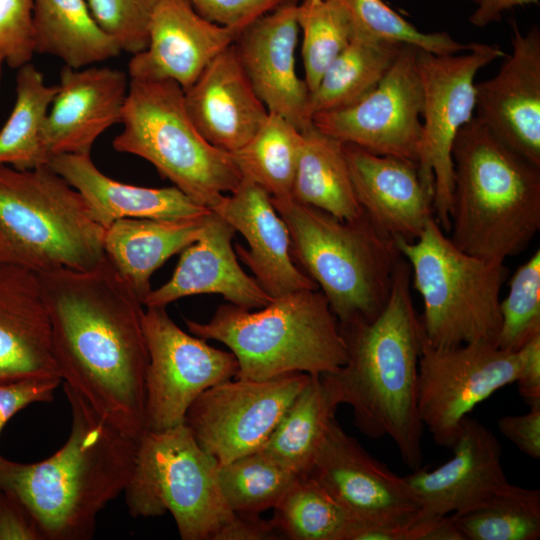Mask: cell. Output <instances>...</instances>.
<instances>
[{
  "label": "cell",
  "mask_w": 540,
  "mask_h": 540,
  "mask_svg": "<svg viewBox=\"0 0 540 540\" xmlns=\"http://www.w3.org/2000/svg\"><path fill=\"white\" fill-rule=\"evenodd\" d=\"M38 274L62 384L139 440L149 362L141 299L106 256L87 270Z\"/></svg>",
  "instance_id": "obj_1"
},
{
  "label": "cell",
  "mask_w": 540,
  "mask_h": 540,
  "mask_svg": "<svg viewBox=\"0 0 540 540\" xmlns=\"http://www.w3.org/2000/svg\"><path fill=\"white\" fill-rule=\"evenodd\" d=\"M411 287V269L402 257L379 314L339 324L346 363L320 376L339 404L352 407L361 433L374 440L390 437L404 464L415 471L423 461L417 380L424 336Z\"/></svg>",
  "instance_id": "obj_2"
},
{
  "label": "cell",
  "mask_w": 540,
  "mask_h": 540,
  "mask_svg": "<svg viewBox=\"0 0 540 540\" xmlns=\"http://www.w3.org/2000/svg\"><path fill=\"white\" fill-rule=\"evenodd\" d=\"M72 423L49 458L18 463L0 455V489L25 509L43 540H86L102 509L124 492L138 440L126 435L63 384Z\"/></svg>",
  "instance_id": "obj_3"
},
{
  "label": "cell",
  "mask_w": 540,
  "mask_h": 540,
  "mask_svg": "<svg viewBox=\"0 0 540 540\" xmlns=\"http://www.w3.org/2000/svg\"><path fill=\"white\" fill-rule=\"evenodd\" d=\"M450 240L462 251L504 262L540 229V167L511 150L475 116L452 148Z\"/></svg>",
  "instance_id": "obj_4"
},
{
  "label": "cell",
  "mask_w": 540,
  "mask_h": 540,
  "mask_svg": "<svg viewBox=\"0 0 540 540\" xmlns=\"http://www.w3.org/2000/svg\"><path fill=\"white\" fill-rule=\"evenodd\" d=\"M271 201L288 227L293 258L324 294L339 324L375 318L403 257L396 239L365 213L347 221L292 197Z\"/></svg>",
  "instance_id": "obj_5"
},
{
  "label": "cell",
  "mask_w": 540,
  "mask_h": 540,
  "mask_svg": "<svg viewBox=\"0 0 540 540\" xmlns=\"http://www.w3.org/2000/svg\"><path fill=\"white\" fill-rule=\"evenodd\" d=\"M191 334L225 344L236 377L264 380L290 372L322 375L347 361L339 322L319 289L292 292L252 312L231 303L206 322L185 319Z\"/></svg>",
  "instance_id": "obj_6"
},
{
  "label": "cell",
  "mask_w": 540,
  "mask_h": 540,
  "mask_svg": "<svg viewBox=\"0 0 540 540\" xmlns=\"http://www.w3.org/2000/svg\"><path fill=\"white\" fill-rule=\"evenodd\" d=\"M105 230L49 165L18 170L0 164V262L38 273L87 270L105 258Z\"/></svg>",
  "instance_id": "obj_7"
},
{
  "label": "cell",
  "mask_w": 540,
  "mask_h": 540,
  "mask_svg": "<svg viewBox=\"0 0 540 540\" xmlns=\"http://www.w3.org/2000/svg\"><path fill=\"white\" fill-rule=\"evenodd\" d=\"M395 239L422 299L425 342L434 347L495 342L501 326L500 291L508 274L504 262L462 251L435 217L414 241Z\"/></svg>",
  "instance_id": "obj_8"
},
{
  "label": "cell",
  "mask_w": 540,
  "mask_h": 540,
  "mask_svg": "<svg viewBox=\"0 0 540 540\" xmlns=\"http://www.w3.org/2000/svg\"><path fill=\"white\" fill-rule=\"evenodd\" d=\"M121 124L112 142L117 152L145 159L210 210L243 179L232 154L197 130L185 108L184 90L174 81L130 79Z\"/></svg>",
  "instance_id": "obj_9"
},
{
  "label": "cell",
  "mask_w": 540,
  "mask_h": 540,
  "mask_svg": "<svg viewBox=\"0 0 540 540\" xmlns=\"http://www.w3.org/2000/svg\"><path fill=\"white\" fill-rule=\"evenodd\" d=\"M218 462L180 425L145 430L124 490L132 517L169 512L183 540H221L236 514L218 482Z\"/></svg>",
  "instance_id": "obj_10"
},
{
  "label": "cell",
  "mask_w": 540,
  "mask_h": 540,
  "mask_svg": "<svg viewBox=\"0 0 540 540\" xmlns=\"http://www.w3.org/2000/svg\"><path fill=\"white\" fill-rule=\"evenodd\" d=\"M506 54L497 44L471 43L456 54L418 50L423 108L418 168L434 191V217L450 230L453 190L452 148L459 130L474 117L475 77L486 65Z\"/></svg>",
  "instance_id": "obj_11"
},
{
  "label": "cell",
  "mask_w": 540,
  "mask_h": 540,
  "mask_svg": "<svg viewBox=\"0 0 540 540\" xmlns=\"http://www.w3.org/2000/svg\"><path fill=\"white\" fill-rule=\"evenodd\" d=\"M519 367L518 352L500 349L492 341L434 347L424 340L417 408L433 441L451 448L463 420L479 403L515 383Z\"/></svg>",
  "instance_id": "obj_12"
},
{
  "label": "cell",
  "mask_w": 540,
  "mask_h": 540,
  "mask_svg": "<svg viewBox=\"0 0 540 540\" xmlns=\"http://www.w3.org/2000/svg\"><path fill=\"white\" fill-rule=\"evenodd\" d=\"M309 376L290 372L221 381L193 401L183 424L205 452L226 464L263 447Z\"/></svg>",
  "instance_id": "obj_13"
},
{
  "label": "cell",
  "mask_w": 540,
  "mask_h": 540,
  "mask_svg": "<svg viewBox=\"0 0 540 540\" xmlns=\"http://www.w3.org/2000/svg\"><path fill=\"white\" fill-rule=\"evenodd\" d=\"M146 308V430H164L182 424L189 406L204 390L236 377L239 364L231 351L183 331L166 307Z\"/></svg>",
  "instance_id": "obj_14"
},
{
  "label": "cell",
  "mask_w": 540,
  "mask_h": 540,
  "mask_svg": "<svg viewBox=\"0 0 540 540\" xmlns=\"http://www.w3.org/2000/svg\"><path fill=\"white\" fill-rule=\"evenodd\" d=\"M418 50L404 44L375 88L351 105L315 114L312 125L342 143L417 162L423 108Z\"/></svg>",
  "instance_id": "obj_15"
},
{
  "label": "cell",
  "mask_w": 540,
  "mask_h": 540,
  "mask_svg": "<svg viewBox=\"0 0 540 540\" xmlns=\"http://www.w3.org/2000/svg\"><path fill=\"white\" fill-rule=\"evenodd\" d=\"M307 476L347 511L351 524L398 529L407 540L420 509L410 484L370 455L336 418Z\"/></svg>",
  "instance_id": "obj_16"
},
{
  "label": "cell",
  "mask_w": 540,
  "mask_h": 540,
  "mask_svg": "<svg viewBox=\"0 0 540 540\" xmlns=\"http://www.w3.org/2000/svg\"><path fill=\"white\" fill-rule=\"evenodd\" d=\"M512 51L490 79L475 83V117L500 141L540 167V30L513 25Z\"/></svg>",
  "instance_id": "obj_17"
},
{
  "label": "cell",
  "mask_w": 540,
  "mask_h": 540,
  "mask_svg": "<svg viewBox=\"0 0 540 540\" xmlns=\"http://www.w3.org/2000/svg\"><path fill=\"white\" fill-rule=\"evenodd\" d=\"M297 0H290L244 28L233 46L254 91L270 113L300 131L312 126L310 91L295 67Z\"/></svg>",
  "instance_id": "obj_18"
},
{
  "label": "cell",
  "mask_w": 540,
  "mask_h": 540,
  "mask_svg": "<svg viewBox=\"0 0 540 540\" xmlns=\"http://www.w3.org/2000/svg\"><path fill=\"white\" fill-rule=\"evenodd\" d=\"M240 32L207 20L188 0H159L150 18L147 47L128 63L129 77L171 80L186 90Z\"/></svg>",
  "instance_id": "obj_19"
},
{
  "label": "cell",
  "mask_w": 540,
  "mask_h": 540,
  "mask_svg": "<svg viewBox=\"0 0 540 540\" xmlns=\"http://www.w3.org/2000/svg\"><path fill=\"white\" fill-rule=\"evenodd\" d=\"M451 449L453 456L444 464L405 477L420 505L416 519L463 511L510 484L501 444L481 422L467 416Z\"/></svg>",
  "instance_id": "obj_20"
},
{
  "label": "cell",
  "mask_w": 540,
  "mask_h": 540,
  "mask_svg": "<svg viewBox=\"0 0 540 540\" xmlns=\"http://www.w3.org/2000/svg\"><path fill=\"white\" fill-rule=\"evenodd\" d=\"M128 89V77L122 70L64 65L45 125V143L51 158L91 154L97 138L121 123Z\"/></svg>",
  "instance_id": "obj_21"
},
{
  "label": "cell",
  "mask_w": 540,
  "mask_h": 540,
  "mask_svg": "<svg viewBox=\"0 0 540 540\" xmlns=\"http://www.w3.org/2000/svg\"><path fill=\"white\" fill-rule=\"evenodd\" d=\"M211 211L245 238L249 249L236 245L235 252L272 298L318 289L316 283L294 264L288 227L275 209L271 196L262 187L242 179L239 186L229 196L223 195Z\"/></svg>",
  "instance_id": "obj_22"
},
{
  "label": "cell",
  "mask_w": 540,
  "mask_h": 540,
  "mask_svg": "<svg viewBox=\"0 0 540 540\" xmlns=\"http://www.w3.org/2000/svg\"><path fill=\"white\" fill-rule=\"evenodd\" d=\"M356 197L364 213L394 238L414 241L434 217V191L417 162L343 143Z\"/></svg>",
  "instance_id": "obj_23"
},
{
  "label": "cell",
  "mask_w": 540,
  "mask_h": 540,
  "mask_svg": "<svg viewBox=\"0 0 540 540\" xmlns=\"http://www.w3.org/2000/svg\"><path fill=\"white\" fill-rule=\"evenodd\" d=\"M235 229L211 211L199 237L182 252L171 278L152 289L143 300L145 307H166L176 300L198 294H218L229 303L253 310L272 297L240 266L232 246Z\"/></svg>",
  "instance_id": "obj_24"
},
{
  "label": "cell",
  "mask_w": 540,
  "mask_h": 540,
  "mask_svg": "<svg viewBox=\"0 0 540 540\" xmlns=\"http://www.w3.org/2000/svg\"><path fill=\"white\" fill-rule=\"evenodd\" d=\"M32 378L61 379L40 277L0 262V383Z\"/></svg>",
  "instance_id": "obj_25"
},
{
  "label": "cell",
  "mask_w": 540,
  "mask_h": 540,
  "mask_svg": "<svg viewBox=\"0 0 540 540\" xmlns=\"http://www.w3.org/2000/svg\"><path fill=\"white\" fill-rule=\"evenodd\" d=\"M186 111L213 146L233 153L263 126L269 111L254 91L233 44L184 90Z\"/></svg>",
  "instance_id": "obj_26"
},
{
  "label": "cell",
  "mask_w": 540,
  "mask_h": 540,
  "mask_svg": "<svg viewBox=\"0 0 540 540\" xmlns=\"http://www.w3.org/2000/svg\"><path fill=\"white\" fill-rule=\"evenodd\" d=\"M48 165L82 195L93 219L105 229L125 218L195 219L211 212L175 186L151 188L114 180L97 168L91 154L56 155Z\"/></svg>",
  "instance_id": "obj_27"
},
{
  "label": "cell",
  "mask_w": 540,
  "mask_h": 540,
  "mask_svg": "<svg viewBox=\"0 0 540 540\" xmlns=\"http://www.w3.org/2000/svg\"><path fill=\"white\" fill-rule=\"evenodd\" d=\"M206 216L117 220L105 230V256L143 303L152 290V274L171 256L197 240Z\"/></svg>",
  "instance_id": "obj_28"
},
{
  "label": "cell",
  "mask_w": 540,
  "mask_h": 540,
  "mask_svg": "<svg viewBox=\"0 0 540 540\" xmlns=\"http://www.w3.org/2000/svg\"><path fill=\"white\" fill-rule=\"evenodd\" d=\"M35 53L82 68L121 52L95 22L86 0H33Z\"/></svg>",
  "instance_id": "obj_29"
},
{
  "label": "cell",
  "mask_w": 540,
  "mask_h": 540,
  "mask_svg": "<svg viewBox=\"0 0 540 540\" xmlns=\"http://www.w3.org/2000/svg\"><path fill=\"white\" fill-rule=\"evenodd\" d=\"M303 132L291 197L338 219H359L364 211L353 187L343 143L313 125Z\"/></svg>",
  "instance_id": "obj_30"
},
{
  "label": "cell",
  "mask_w": 540,
  "mask_h": 540,
  "mask_svg": "<svg viewBox=\"0 0 540 540\" xmlns=\"http://www.w3.org/2000/svg\"><path fill=\"white\" fill-rule=\"evenodd\" d=\"M340 404L320 375H310L261 450L305 476Z\"/></svg>",
  "instance_id": "obj_31"
},
{
  "label": "cell",
  "mask_w": 540,
  "mask_h": 540,
  "mask_svg": "<svg viewBox=\"0 0 540 540\" xmlns=\"http://www.w3.org/2000/svg\"><path fill=\"white\" fill-rule=\"evenodd\" d=\"M57 91L31 63L17 69L16 98L0 130V164L30 170L49 164L45 125Z\"/></svg>",
  "instance_id": "obj_32"
},
{
  "label": "cell",
  "mask_w": 540,
  "mask_h": 540,
  "mask_svg": "<svg viewBox=\"0 0 540 540\" xmlns=\"http://www.w3.org/2000/svg\"><path fill=\"white\" fill-rule=\"evenodd\" d=\"M404 44L353 34L310 93L308 114L351 105L370 92L388 72Z\"/></svg>",
  "instance_id": "obj_33"
},
{
  "label": "cell",
  "mask_w": 540,
  "mask_h": 540,
  "mask_svg": "<svg viewBox=\"0 0 540 540\" xmlns=\"http://www.w3.org/2000/svg\"><path fill=\"white\" fill-rule=\"evenodd\" d=\"M303 141L302 131L269 112L258 132L231 154L243 179L256 183L271 197H291Z\"/></svg>",
  "instance_id": "obj_34"
},
{
  "label": "cell",
  "mask_w": 540,
  "mask_h": 540,
  "mask_svg": "<svg viewBox=\"0 0 540 540\" xmlns=\"http://www.w3.org/2000/svg\"><path fill=\"white\" fill-rule=\"evenodd\" d=\"M450 518L464 540H538L540 491L510 483Z\"/></svg>",
  "instance_id": "obj_35"
},
{
  "label": "cell",
  "mask_w": 540,
  "mask_h": 540,
  "mask_svg": "<svg viewBox=\"0 0 540 540\" xmlns=\"http://www.w3.org/2000/svg\"><path fill=\"white\" fill-rule=\"evenodd\" d=\"M270 520L291 540H345L351 517L313 478L299 476L273 507Z\"/></svg>",
  "instance_id": "obj_36"
},
{
  "label": "cell",
  "mask_w": 540,
  "mask_h": 540,
  "mask_svg": "<svg viewBox=\"0 0 540 540\" xmlns=\"http://www.w3.org/2000/svg\"><path fill=\"white\" fill-rule=\"evenodd\" d=\"M298 477L261 449L218 468L228 508L243 515H260L273 508Z\"/></svg>",
  "instance_id": "obj_37"
},
{
  "label": "cell",
  "mask_w": 540,
  "mask_h": 540,
  "mask_svg": "<svg viewBox=\"0 0 540 540\" xmlns=\"http://www.w3.org/2000/svg\"><path fill=\"white\" fill-rule=\"evenodd\" d=\"M297 22L302 31L304 80L311 93L351 41L353 29L344 8L333 0H303L297 5Z\"/></svg>",
  "instance_id": "obj_38"
},
{
  "label": "cell",
  "mask_w": 540,
  "mask_h": 540,
  "mask_svg": "<svg viewBox=\"0 0 540 540\" xmlns=\"http://www.w3.org/2000/svg\"><path fill=\"white\" fill-rule=\"evenodd\" d=\"M333 1L344 8L352 25L353 34L410 44L434 54H456L471 47V43L456 41L446 32H422L383 0Z\"/></svg>",
  "instance_id": "obj_39"
},
{
  "label": "cell",
  "mask_w": 540,
  "mask_h": 540,
  "mask_svg": "<svg viewBox=\"0 0 540 540\" xmlns=\"http://www.w3.org/2000/svg\"><path fill=\"white\" fill-rule=\"evenodd\" d=\"M508 286L500 300L501 326L495 344L517 352L540 333V249L516 269Z\"/></svg>",
  "instance_id": "obj_40"
},
{
  "label": "cell",
  "mask_w": 540,
  "mask_h": 540,
  "mask_svg": "<svg viewBox=\"0 0 540 540\" xmlns=\"http://www.w3.org/2000/svg\"><path fill=\"white\" fill-rule=\"evenodd\" d=\"M159 0H87L97 25L120 48L132 55L148 44L150 18Z\"/></svg>",
  "instance_id": "obj_41"
},
{
  "label": "cell",
  "mask_w": 540,
  "mask_h": 540,
  "mask_svg": "<svg viewBox=\"0 0 540 540\" xmlns=\"http://www.w3.org/2000/svg\"><path fill=\"white\" fill-rule=\"evenodd\" d=\"M35 54L33 0H0V55L13 69Z\"/></svg>",
  "instance_id": "obj_42"
},
{
  "label": "cell",
  "mask_w": 540,
  "mask_h": 540,
  "mask_svg": "<svg viewBox=\"0 0 540 540\" xmlns=\"http://www.w3.org/2000/svg\"><path fill=\"white\" fill-rule=\"evenodd\" d=\"M207 20L242 31L257 18L290 0H188Z\"/></svg>",
  "instance_id": "obj_43"
},
{
  "label": "cell",
  "mask_w": 540,
  "mask_h": 540,
  "mask_svg": "<svg viewBox=\"0 0 540 540\" xmlns=\"http://www.w3.org/2000/svg\"><path fill=\"white\" fill-rule=\"evenodd\" d=\"M61 379L32 378L0 383V433L20 410L37 402H50Z\"/></svg>",
  "instance_id": "obj_44"
},
{
  "label": "cell",
  "mask_w": 540,
  "mask_h": 540,
  "mask_svg": "<svg viewBox=\"0 0 540 540\" xmlns=\"http://www.w3.org/2000/svg\"><path fill=\"white\" fill-rule=\"evenodd\" d=\"M497 426L503 436L532 459L540 458V407L521 415L501 417Z\"/></svg>",
  "instance_id": "obj_45"
},
{
  "label": "cell",
  "mask_w": 540,
  "mask_h": 540,
  "mask_svg": "<svg viewBox=\"0 0 540 540\" xmlns=\"http://www.w3.org/2000/svg\"><path fill=\"white\" fill-rule=\"evenodd\" d=\"M520 367L515 383L524 402L540 407V333L530 338L518 351Z\"/></svg>",
  "instance_id": "obj_46"
},
{
  "label": "cell",
  "mask_w": 540,
  "mask_h": 540,
  "mask_svg": "<svg viewBox=\"0 0 540 540\" xmlns=\"http://www.w3.org/2000/svg\"><path fill=\"white\" fill-rule=\"evenodd\" d=\"M0 540H43L25 509L2 489H0Z\"/></svg>",
  "instance_id": "obj_47"
},
{
  "label": "cell",
  "mask_w": 540,
  "mask_h": 540,
  "mask_svg": "<svg viewBox=\"0 0 540 540\" xmlns=\"http://www.w3.org/2000/svg\"><path fill=\"white\" fill-rule=\"evenodd\" d=\"M476 4V9L469 21L476 27H485L500 21L505 11L517 6L538 3L539 0H469Z\"/></svg>",
  "instance_id": "obj_48"
},
{
  "label": "cell",
  "mask_w": 540,
  "mask_h": 540,
  "mask_svg": "<svg viewBox=\"0 0 540 540\" xmlns=\"http://www.w3.org/2000/svg\"><path fill=\"white\" fill-rule=\"evenodd\" d=\"M4 62V59L3 57L0 55V83H1V75H2V65H3Z\"/></svg>",
  "instance_id": "obj_49"
}]
</instances>
